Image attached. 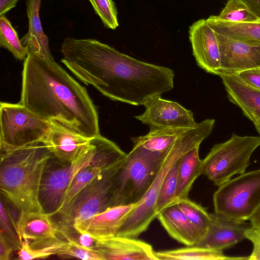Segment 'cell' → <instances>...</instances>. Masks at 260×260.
<instances>
[{
	"label": "cell",
	"mask_w": 260,
	"mask_h": 260,
	"mask_svg": "<svg viewBox=\"0 0 260 260\" xmlns=\"http://www.w3.org/2000/svg\"><path fill=\"white\" fill-rule=\"evenodd\" d=\"M0 124L1 150L42 142L50 126L19 103L1 102Z\"/></svg>",
	"instance_id": "30bf717a"
},
{
	"label": "cell",
	"mask_w": 260,
	"mask_h": 260,
	"mask_svg": "<svg viewBox=\"0 0 260 260\" xmlns=\"http://www.w3.org/2000/svg\"><path fill=\"white\" fill-rule=\"evenodd\" d=\"M200 146L185 152L180 157L175 202L188 198L195 180L202 174V160L199 156Z\"/></svg>",
	"instance_id": "7402d4cb"
},
{
	"label": "cell",
	"mask_w": 260,
	"mask_h": 260,
	"mask_svg": "<svg viewBox=\"0 0 260 260\" xmlns=\"http://www.w3.org/2000/svg\"><path fill=\"white\" fill-rule=\"evenodd\" d=\"M214 212L247 220L260 204V169L244 173L218 186L213 196Z\"/></svg>",
	"instance_id": "9c48e42d"
},
{
	"label": "cell",
	"mask_w": 260,
	"mask_h": 260,
	"mask_svg": "<svg viewBox=\"0 0 260 260\" xmlns=\"http://www.w3.org/2000/svg\"><path fill=\"white\" fill-rule=\"evenodd\" d=\"M234 74L248 85L260 89V68L243 70Z\"/></svg>",
	"instance_id": "e575fe53"
},
{
	"label": "cell",
	"mask_w": 260,
	"mask_h": 260,
	"mask_svg": "<svg viewBox=\"0 0 260 260\" xmlns=\"http://www.w3.org/2000/svg\"><path fill=\"white\" fill-rule=\"evenodd\" d=\"M216 34L221 54L220 73H236L260 68V44L246 43Z\"/></svg>",
	"instance_id": "4fadbf2b"
},
{
	"label": "cell",
	"mask_w": 260,
	"mask_h": 260,
	"mask_svg": "<svg viewBox=\"0 0 260 260\" xmlns=\"http://www.w3.org/2000/svg\"><path fill=\"white\" fill-rule=\"evenodd\" d=\"M260 19V0H239Z\"/></svg>",
	"instance_id": "8d00e7d4"
},
{
	"label": "cell",
	"mask_w": 260,
	"mask_h": 260,
	"mask_svg": "<svg viewBox=\"0 0 260 260\" xmlns=\"http://www.w3.org/2000/svg\"><path fill=\"white\" fill-rule=\"evenodd\" d=\"M52 157L42 142L1 150V192L20 212L43 211L40 186Z\"/></svg>",
	"instance_id": "3957f363"
},
{
	"label": "cell",
	"mask_w": 260,
	"mask_h": 260,
	"mask_svg": "<svg viewBox=\"0 0 260 260\" xmlns=\"http://www.w3.org/2000/svg\"><path fill=\"white\" fill-rule=\"evenodd\" d=\"M216 17L232 22H257L260 19L239 0H228L224 8Z\"/></svg>",
	"instance_id": "f546056e"
},
{
	"label": "cell",
	"mask_w": 260,
	"mask_h": 260,
	"mask_svg": "<svg viewBox=\"0 0 260 260\" xmlns=\"http://www.w3.org/2000/svg\"><path fill=\"white\" fill-rule=\"evenodd\" d=\"M190 128H164L150 130L144 136L132 138L134 145L162 152L169 149L185 132Z\"/></svg>",
	"instance_id": "d4e9b609"
},
{
	"label": "cell",
	"mask_w": 260,
	"mask_h": 260,
	"mask_svg": "<svg viewBox=\"0 0 260 260\" xmlns=\"http://www.w3.org/2000/svg\"><path fill=\"white\" fill-rule=\"evenodd\" d=\"M94 249L105 260H158L151 245L134 238L116 236L96 240Z\"/></svg>",
	"instance_id": "ac0fdd59"
},
{
	"label": "cell",
	"mask_w": 260,
	"mask_h": 260,
	"mask_svg": "<svg viewBox=\"0 0 260 260\" xmlns=\"http://www.w3.org/2000/svg\"><path fill=\"white\" fill-rule=\"evenodd\" d=\"M215 120L207 119L182 135L172 146L152 184L143 199L128 214L117 235L137 238L146 231L156 217L155 205L162 182L172 166L185 152L200 146L212 133Z\"/></svg>",
	"instance_id": "277c9868"
},
{
	"label": "cell",
	"mask_w": 260,
	"mask_h": 260,
	"mask_svg": "<svg viewBox=\"0 0 260 260\" xmlns=\"http://www.w3.org/2000/svg\"><path fill=\"white\" fill-rule=\"evenodd\" d=\"M245 237L253 245L248 260H260V229L249 227L245 232Z\"/></svg>",
	"instance_id": "836d02e7"
},
{
	"label": "cell",
	"mask_w": 260,
	"mask_h": 260,
	"mask_svg": "<svg viewBox=\"0 0 260 260\" xmlns=\"http://www.w3.org/2000/svg\"><path fill=\"white\" fill-rule=\"evenodd\" d=\"M180 157L172 166L162 182L155 205L157 215L166 207L174 203Z\"/></svg>",
	"instance_id": "f1b7e54d"
},
{
	"label": "cell",
	"mask_w": 260,
	"mask_h": 260,
	"mask_svg": "<svg viewBox=\"0 0 260 260\" xmlns=\"http://www.w3.org/2000/svg\"><path fill=\"white\" fill-rule=\"evenodd\" d=\"M0 224L1 232L5 235L13 246L19 249L22 243L13 226L8 211L5 207L2 201H1Z\"/></svg>",
	"instance_id": "d6a6232c"
},
{
	"label": "cell",
	"mask_w": 260,
	"mask_h": 260,
	"mask_svg": "<svg viewBox=\"0 0 260 260\" xmlns=\"http://www.w3.org/2000/svg\"><path fill=\"white\" fill-rule=\"evenodd\" d=\"M251 227L260 229V204L249 216L248 220Z\"/></svg>",
	"instance_id": "ab89813d"
},
{
	"label": "cell",
	"mask_w": 260,
	"mask_h": 260,
	"mask_svg": "<svg viewBox=\"0 0 260 260\" xmlns=\"http://www.w3.org/2000/svg\"><path fill=\"white\" fill-rule=\"evenodd\" d=\"M259 146L260 136L233 134L227 141L215 144L202 160V174L219 186L234 175L245 173L252 153Z\"/></svg>",
	"instance_id": "52a82bcc"
},
{
	"label": "cell",
	"mask_w": 260,
	"mask_h": 260,
	"mask_svg": "<svg viewBox=\"0 0 260 260\" xmlns=\"http://www.w3.org/2000/svg\"><path fill=\"white\" fill-rule=\"evenodd\" d=\"M67 241L58 240L39 245H31L28 241H23L18 251V259L31 260L46 258L53 255H60L64 250Z\"/></svg>",
	"instance_id": "4316f807"
},
{
	"label": "cell",
	"mask_w": 260,
	"mask_h": 260,
	"mask_svg": "<svg viewBox=\"0 0 260 260\" xmlns=\"http://www.w3.org/2000/svg\"><path fill=\"white\" fill-rule=\"evenodd\" d=\"M67 244L60 255H64L83 260H105L97 250L85 247L74 240L68 238Z\"/></svg>",
	"instance_id": "1f68e13d"
},
{
	"label": "cell",
	"mask_w": 260,
	"mask_h": 260,
	"mask_svg": "<svg viewBox=\"0 0 260 260\" xmlns=\"http://www.w3.org/2000/svg\"><path fill=\"white\" fill-rule=\"evenodd\" d=\"M171 148L165 152H157L134 145L123 159L116 175L113 206L136 204L143 199Z\"/></svg>",
	"instance_id": "5b68a950"
},
{
	"label": "cell",
	"mask_w": 260,
	"mask_h": 260,
	"mask_svg": "<svg viewBox=\"0 0 260 260\" xmlns=\"http://www.w3.org/2000/svg\"><path fill=\"white\" fill-rule=\"evenodd\" d=\"M255 129L259 134L260 136V119H256L254 122Z\"/></svg>",
	"instance_id": "60d3db41"
},
{
	"label": "cell",
	"mask_w": 260,
	"mask_h": 260,
	"mask_svg": "<svg viewBox=\"0 0 260 260\" xmlns=\"http://www.w3.org/2000/svg\"><path fill=\"white\" fill-rule=\"evenodd\" d=\"M41 4V0H26L28 29L20 41L22 45L26 48L28 54H33L48 60L55 61L49 48V39L42 26L40 17Z\"/></svg>",
	"instance_id": "ffe728a7"
},
{
	"label": "cell",
	"mask_w": 260,
	"mask_h": 260,
	"mask_svg": "<svg viewBox=\"0 0 260 260\" xmlns=\"http://www.w3.org/2000/svg\"><path fill=\"white\" fill-rule=\"evenodd\" d=\"M105 27L115 29L118 26L117 11L112 0H88Z\"/></svg>",
	"instance_id": "4dcf8cb0"
},
{
	"label": "cell",
	"mask_w": 260,
	"mask_h": 260,
	"mask_svg": "<svg viewBox=\"0 0 260 260\" xmlns=\"http://www.w3.org/2000/svg\"><path fill=\"white\" fill-rule=\"evenodd\" d=\"M176 203L197 230L201 240L207 233L211 223L210 213L188 198L179 200Z\"/></svg>",
	"instance_id": "484cf974"
},
{
	"label": "cell",
	"mask_w": 260,
	"mask_h": 260,
	"mask_svg": "<svg viewBox=\"0 0 260 260\" xmlns=\"http://www.w3.org/2000/svg\"><path fill=\"white\" fill-rule=\"evenodd\" d=\"M91 139L73 131L58 122H50L48 132L42 142L54 158L66 163L76 159Z\"/></svg>",
	"instance_id": "9a60e30c"
},
{
	"label": "cell",
	"mask_w": 260,
	"mask_h": 260,
	"mask_svg": "<svg viewBox=\"0 0 260 260\" xmlns=\"http://www.w3.org/2000/svg\"><path fill=\"white\" fill-rule=\"evenodd\" d=\"M76 241L85 247L95 249L94 246L96 240L87 234L79 233L78 240Z\"/></svg>",
	"instance_id": "74e56055"
},
{
	"label": "cell",
	"mask_w": 260,
	"mask_h": 260,
	"mask_svg": "<svg viewBox=\"0 0 260 260\" xmlns=\"http://www.w3.org/2000/svg\"><path fill=\"white\" fill-rule=\"evenodd\" d=\"M123 159L104 170L57 214L59 233L73 230L74 225L113 207L115 181Z\"/></svg>",
	"instance_id": "8992f818"
},
{
	"label": "cell",
	"mask_w": 260,
	"mask_h": 260,
	"mask_svg": "<svg viewBox=\"0 0 260 260\" xmlns=\"http://www.w3.org/2000/svg\"><path fill=\"white\" fill-rule=\"evenodd\" d=\"M156 218L168 234L179 242L192 246L201 240L197 230L176 202L164 208Z\"/></svg>",
	"instance_id": "44dd1931"
},
{
	"label": "cell",
	"mask_w": 260,
	"mask_h": 260,
	"mask_svg": "<svg viewBox=\"0 0 260 260\" xmlns=\"http://www.w3.org/2000/svg\"><path fill=\"white\" fill-rule=\"evenodd\" d=\"M52 217L43 211L20 212L16 232L21 243L28 241L31 245H39L59 240V230Z\"/></svg>",
	"instance_id": "e0dca14e"
},
{
	"label": "cell",
	"mask_w": 260,
	"mask_h": 260,
	"mask_svg": "<svg viewBox=\"0 0 260 260\" xmlns=\"http://www.w3.org/2000/svg\"><path fill=\"white\" fill-rule=\"evenodd\" d=\"M96 148L95 137L71 162L49 160L42 177L40 201L43 211L52 216L61 210L68 190L77 173L91 162Z\"/></svg>",
	"instance_id": "ba28073f"
},
{
	"label": "cell",
	"mask_w": 260,
	"mask_h": 260,
	"mask_svg": "<svg viewBox=\"0 0 260 260\" xmlns=\"http://www.w3.org/2000/svg\"><path fill=\"white\" fill-rule=\"evenodd\" d=\"M0 46L9 51L19 60H24L28 55L18 34L5 15L0 16Z\"/></svg>",
	"instance_id": "83f0119b"
},
{
	"label": "cell",
	"mask_w": 260,
	"mask_h": 260,
	"mask_svg": "<svg viewBox=\"0 0 260 260\" xmlns=\"http://www.w3.org/2000/svg\"><path fill=\"white\" fill-rule=\"evenodd\" d=\"M207 21L217 33L234 40L246 43L260 44V21L232 22L217 19L211 15Z\"/></svg>",
	"instance_id": "603a6c76"
},
{
	"label": "cell",
	"mask_w": 260,
	"mask_h": 260,
	"mask_svg": "<svg viewBox=\"0 0 260 260\" xmlns=\"http://www.w3.org/2000/svg\"><path fill=\"white\" fill-rule=\"evenodd\" d=\"M136 204L109 207L91 218L74 225L73 230L80 234H87L95 240H102L116 236Z\"/></svg>",
	"instance_id": "2e32d148"
},
{
	"label": "cell",
	"mask_w": 260,
	"mask_h": 260,
	"mask_svg": "<svg viewBox=\"0 0 260 260\" xmlns=\"http://www.w3.org/2000/svg\"><path fill=\"white\" fill-rule=\"evenodd\" d=\"M61 61L80 81L114 101L144 105L174 87L171 69L139 60L92 39L67 37Z\"/></svg>",
	"instance_id": "6da1fadb"
},
{
	"label": "cell",
	"mask_w": 260,
	"mask_h": 260,
	"mask_svg": "<svg viewBox=\"0 0 260 260\" xmlns=\"http://www.w3.org/2000/svg\"><path fill=\"white\" fill-rule=\"evenodd\" d=\"M189 39L198 65L206 72L218 76L221 71L219 41L206 19H200L189 27Z\"/></svg>",
	"instance_id": "7c38bea8"
},
{
	"label": "cell",
	"mask_w": 260,
	"mask_h": 260,
	"mask_svg": "<svg viewBox=\"0 0 260 260\" xmlns=\"http://www.w3.org/2000/svg\"><path fill=\"white\" fill-rule=\"evenodd\" d=\"M211 223L205 237L197 244L206 248L223 251L242 241L251 226L245 221H237L214 212L210 213Z\"/></svg>",
	"instance_id": "5bb4252c"
},
{
	"label": "cell",
	"mask_w": 260,
	"mask_h": 260,
	"mask_svg": "<svg viewBox=\"0 0 260 260\" xmlns=\"http://www.w3.org/2000/svg\"><path fill=\"white\" fill-rule=\"evenodd\" d=\"M144 112L135 117L148 125L150 130L164 128H192L196 127L193 115L179 103L154 96L143 105Z\"/></svg>",
	"instance_id": "8fae6325"
},
{
	"label": "cell",
	"mask_w": 260,
	"mask_h": 260,
	"mask_svg": "<svg viewBox=\"0 0 260 260\" xmlns=\"http://www.w3.org/2000/svg\"><path fill=\"white\" fill-rule=\"evenodd\" d=\"M158 260H247L248 256H231L222 250L209 249L197 245L178 249L155 251Z\"/></svg>",
	"instance_id": "cb8c5ba5"
},
{
	"label": "cell",
	"mask_w": 260,
	"mask_h": 260,
	"mask_svg": "<svg viewBox=\"0 0 260 260\" xmlns=\"http://www.w3.org/2000/svg\"><path fill=\"white\" fill-rule=\"evenodd\" d=\"M19 103L42 119L85 137L101 135L98 113L87 90L55 61L28 54Z\"/></svg>",
	"instance_id": "7a4b0ae2"
},
{
	"label": "cell",
	"mask_w": 260,
	"mask_h": 260,
	"mask_svg": "<svg viewBox=\"0 0 260 260\" xmlns=\"http://www.w3.org/2000/svg\"><path fill=\"white\" fill-rule=\"evenodd\" d=\"M218 76L230 101L253 123L260 119V89L246 83L234 73H221Z\"/></svg>",
	"instance_id": "d6986e66"
},
{
	"label": "cell",
	"mask_w": 260,
	"mask_h": 260,
	"mask_svg": "<svg viewBox=\"0 0 260 260\" xmlns=\"http://www.w3.org/2000/svg\"><path fill=\"white\" fill-rule=\"evenodd\" d=\"M19 0H0V16L5 15L14 8Z\"/></svg>",
	"instance_id": "f35d334b"
},
{
	"label": "cell",
	"mask_w": 260,
	"mask_h": 260,
	"mask_svg": "<svg viewBox=\"0 0 260 260\" xmlns=\"http://www.w3.org/2000/svg\"><path fill=\"white\" fill-rule=\"evenodd\" d=\"M13 250V245L1 232L0 260H9Z\"/></svg>",
	"instance_id": "d590c367"
}]
</instances>
